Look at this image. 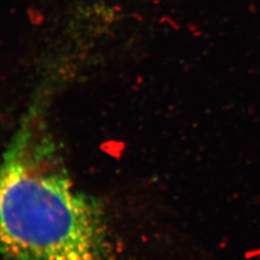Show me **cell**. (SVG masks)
Returning a JSON list of instances; mask_svg holds the SVG:
<instances>
[{
  "label": "cell",
  "mask_w": 260,
  "mask_h": 260,
  "mask_svg": "<svg viewBox=\"0 0 260 260\" xmlns=\"http://www.w3.org/2000/svg\"><path fill=\"white\" fill-rule=\"evenodd\" d=\"M33 103L0 164V258L102 260L103 214L75 185Z\"/></svg>",
  "instance_id": "6da1fadb"
}]
</instances>
